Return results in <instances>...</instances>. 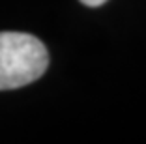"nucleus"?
<instances>
[{
  "label": "nucleus",
  "instance_id": "nucleus-1",
  "mask_svg": "<svg viewBox=\"0 0 146 144\" xmlns=\"http://www.w3.org/2000/svg\"><path fill=\"white\" fill-rule=\"evenodd\" d=\"M47 66V49L38 38L21 32H0V90L21 88L38 81Z\"/></svg>",
  "mask_w": 146,
  "mask_h": 144
},
{
  "label": "nucleus",
  "instance_id": "nucleus-2",
  "mask_svg": "<svg viewBox=\"0 0 146 144\" xmlns=\"http://www.w3.org/2000/svg\"><path fill=\"white\" fill-rule=\"evenodd\" d=\"M84 6H90V8H98V6H101V4H105L107 0H81Z\"/></svg>",
  "mask_w": 146,
  "mask_h": 144
}]
</instances>
